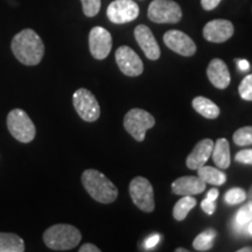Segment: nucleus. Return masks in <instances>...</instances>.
<instances>
[{
  "instance_id": "1",
  "label": "nucleus",
  "mask_w": 252,
  "mask_h": 252,
  "mask_svg": "<svg viewBox=\"0 0 252 252\" xmlns=\"http://www.w3.org/2000/svg\"><path fill=\"white\" fill-rule=\"evenodd\" d=\"M15 59L25 65L39 64L45 55V45L36 32L24 30L19 32L11 43Z\"/></svg>"
},
{
  "instance_id": "2",
  "label": "nucleus",
  "mask_w": 252,
  "mask_h": 252,
  "mask_svg": "<svg viewBox=\"0 0 252 252\" xmlns=\"http://www.w3.org/2000/svg\"><path fill=\"white\" fill-rule=\"evenodd\" d=\"M82 185L87 193L99 203H112L118 197V189L115 184L96 169H87L83 172Z\"/></svg>"
},
{
  "instance_id": "3",
  "label": "nucleus",
  "mask_w": 252,
  "mask_h": 252,
  "mask_svg": "<svg viewBox=\"0 0 252 252\" xmlns=\"http://www.w3.org/2000/svg\"><path fill=\"white\" fill-rule=\"evenodd\" d=\"M82 235L76 226L70 224H55L43 232L46 247L55 251H68L80 244Z\"/></svg>"
},
{
  "instance_id": "4",
  "label": "nucleus",
  "mask_w": 252,
  "mask_h": 252,
  "mask_svg": "<svg viewBox=\"0 0 252 252\" xmlns=\"http://www.w3.org/2000/svg\"><path fill=\"white\" fill-rule=\"evenodd\" d=\"M7 128L14 139L28 144L35 138L36 128L30 116L23 109H13L7 116Z\"/></svg>"
},
{
  "instance_id": "5",
  "label": "nucleus",
  "mask_w": 252,
  "mask_h": 252,
  "mask_svg": "<svg viewBox=\"0 0 252 252\" xmlns=\"http://www.w3.org/2000/svg\"><path fill=\"white\" fill-rule=\"evenodd\" d=\"M124 127L137 141H144L146 132L156 125V119L143 109H132L125 115Z\"/></svg>"
},
{
  "instance_id": "6",
  "label": "nucleus",
  "mask_w": 252,
  "mask_h": 252,
  "mask_svg": "<svg viewBox=\"0 0 252 252\" xmlns=\"http://www.w3.org/2000/svg\"><path fill=\"white\" fill-rule=\"evenodd\" d=\"M147 17L156 24H176L181 20L182 11L180 5L173 0H153Z\"/></svg>"
},
{
  "instance_id": "7",
  "label": "nucleus",
  "mask_w": 252,
  "mask_h": 252,
  "mask_svg": "<svg viewBox=\"0 0 252 252\" xmlns=\"http://www.w3.org/2000/svg\"><path fill=\"white\" fill-rule=\"evenodd\" d=\"M130 196L133 203L145 213H152L156 208L154 204V191L152 184L143 178L137 176L130 182Z\"/></svg>"
},
{
  "instance_id": "8",
  "label": "nucleus",
  "mask_w": 252,
  "mask_h": 252,
  "mask_svg": "<svg viewBox=\"0 0 252 252\" xmlns=\"http://www.w3.org/2000/svg\"><path fill=\"white\" fill-rule=\"evenodd\" d=\"M72 104L78 116L88 123H94L99 118L100 108L94 94L88 89L81 88L75 91Z\"/></svg>"
},
{
  "instance_id": "9",
  "label": "nucleus",
  "mask_w": 252,
  "mask_h": 252,
  "mask_svg": "<svg viewBox=\"0 0 252 252\" xmlns=\"http://www.w3.org/2000/svg\"><path fill=\"white\" fill-rule=\"evenodd\" d=\"M106 15L113 24H127L139 15V6L133 0H115L108 6Z\"/></svg>"
},
{
  "instance_id": "10",
  "label": "nucleus",
  "mask_w": 252,
  "mask_h": 252,
  "mask_svg": "<svg viewBox=\"0 0 252 252\" xmlns=\"http://www.w3.org/2000/svg\"><path fill=\"white\" fill-rule=\"evenodd\" d=\"M116 62L119 69L126 76H139L144 71V64L133 49L127 46H122L116 50Z\"/></svg>"
},
{
  "instance_id": "11",
  "label": "nucleus",
  "mask_w": 252,
  "mask_h": 252,
  "mask_svg": "<svg viewBox=\"0 0 252 252\" xmlns=\"http://www.w3.org/2000/svg\"><path fill=\"white\" fill-rule=\"evenodd\" d=\"M89 49L96 60L106 59L112 49V36L105 28L96 26L90 31Z\"/></svg>"
},
{
  "instance_id": "12",
  "label": "nucleus",
  "mask_w": 252,
  "mask_h": 252,
  "mask_svg": "<svg viewBox=\"0 0 252 252\" xmlns=\"http://www.w3.org/2000/svg\"><path fill=\"white\" fill-rule=\"evenodd\" d=\"M163 42L169 49L182 56H193L196 53V45L187 34L181 31L172 30L166 32Z\"/></svg>"
},
{
  "instance_id": "13",
  "label": "nucleus",
  "mask_w": 252,
  "mask_h": 252,
  "mask_svg": "<svg viewBox=\"0 0 252 252\" xmlns=\"http://www.w3.org/2000/svg\"><path fill=\"white\" fill-rule=\"evenodd\" d=\"M234 25L231 21L223 20V19H216V20L209 21L203 28L204 39L209 42L222 43L229 40L234 35Z\"/></svg>"
},
{
  "instance_id": "14",
  "label": "nucleus",
  "mask_w": 252,
  "mask_h": 252,
  "mask_svg": "<svg viewBox=\"0 0 252 252\" xmlns=\"http://www.w3.org/2000/svg\"><path fill=\"white\" fill-rule=\"evenodd\" d=\"M134 37L147 59L156 61L160 58V47L149 27L145 25H139L135 27Z\"/></svg>"
},
{
  "instance_id": "15",
  "label": "nucleus",
  "mask_w": 252,
  "mask_h": 252,
  "mask_svg": "<svg viewBox=\"0 0 252 252\" xmlns=\"http://www.w3.org/2000/svg\"><path fill=\"white\" fill-rule=\"evenodd\" d=\"M206 182L201 180L198 176H181L172 184V191L180 196H193L203 193L206 190Z\"/></svg>"
},
{
  "instance_id": "16",
  "label": "nucleus",
  "mask_w": 252,
  "mask_h": 252,
  "mask_svg": "<svg viewBox=\"0 0 252 252\" xmlns=\"http://www.w3.org/2000/svg\"><path fill=\"white\" fill-rule=\"evenodd\" d=\"M214 141L212 139H203L195 145L194 150L187 157L186 165L189 169L197 171L200 167L204 166L212 156Z\"/></svg>"
},
{
  "instance_id": "17",
  "label": "nucleus",
  "mask_w": 252,
  "mask_h": 252,
  "mask_svg": "<svg viewBox=\"0 0 252 252\" xmlns=\"http://www.w3.org/2000/svg\"><path fill=\"white\" fill-rule=\"evenodd\" d=\"M207 75L212 84L217 89H226L230 84V72L224 61L220 59H214L207 68Z\"/></svg>"
},
{
  "instance_id": "18",
  "label": "nucleus",
  "mask_w": 252,
  "mask_h": 252,
  "mask_svg": "<svg viewBox=\"0 0 252 252\" xmlns=\"http://www.w3.org/2000/svg\"><path fill=\"white\" fill-rule=\"evenodd\" d=\"M214 162L220 169H226L230 166V146L228 140L224 138H220L214 143L212 152Z\"/></svg>"
},
{
  "instance_id": "19",
  "label": "nucleus",
  "mask_w": 252,
  "mask_h": 252,
  "mask_svg": "<svg viewBox=\"0 0 252 252\" xmlns=\"http://www.w3.org/2000/svg\"><path fill=\"white\" fill-rule=\"evenodd\" d=\"M191 105L195 111L200 113L201 116H203L204 118L208 119H215L220 116V108L216 105L213 100L206 97L197 96L195 97L191 102Z\"/></svg>"
},
{
  "instance_id": "20",
  "label": "nucleus",
  "mask_w": 252,
  "mask_h": 252,
  "mask_svg": "<svg viewBox=\"0 0 252 252\" xmlns=\"http://www.w3.org/2000/svg\"><path fill=\"white\" fill-rule=\"evenodd\" d=\"M25 242L18 235L0 232V252H24Z\"/></svg>"
},
{
  "instance_id": "21",
  "label": "nucleus",
  "mask_w": 252,
  "mask_h": 252,
  "mask_svg": "<svg viewBox=\"0 0 252 252\" xmlns=\"http://www.w3.org/2000/svg\"><path fill=\"white\" fill-rule=\"evenodd\" d=\"M197 173L198 178L206 182V184H210L214 186H222L226 181L225 173L215 168V167L204 165L197 169Z\"/></svg>"
},
{
  "instance_id": "22",
  "label": "nucleus",
  "mask_w": 252,
  "mask_h": 252,
  "mask_svg": "<svg viewBox=\"0 0 252 252\" xmlns=\"http://www.w3.org/2000/svg\"><path fill=\"white\" fill-rule=\"evenodd\" d=\"M196 206V200L190 195L182 196L173 208V217L179 222L184 220L193 208Z\"/></svg>"
},
{
  "instance_id": "23",
  "label": "nucleus",
  "mask_w": 252,
  "mask_h": 252,
  "mask_svg": "<svg viewBox=\"0 0 252 252\" xmlns=\"http://www.w3.org/2000/svg\"><path fill=\"white\" fill-rule=\"evenodd\" d=\"M217 232L214 229H208L206 231L201 232L194 239L193 247L196 251H208L213 248L214 239L216 238Z\"/></svg>"
},
{
  "instance_id": "24",
  "label": "nucleus",
  "mask_w": 252,
  "mask_h": 252,
  "mask_svg": "<svg viewBox=\"0 0 252 252\" xmlns=\"http://www.w3.org/2000/svg\"><path fill=\"white\" fill-rule=\"evenodd\" d=\"M232 140L238 146L252 145V126H244L238 128L232 135Z\"/></svg>"
},
{
  "instance_id": "25",
  "label": "nucleus",
  "mask_w": 252,
  "mask_h": 252,
  "mask_svg": "<svg viewBox=\"0 0 252 252\" xmlns=\"http://www.w3.org/2000/svg\"><path fill=\"white\" fill-rule=\"evenodd\" d=\"M245 200H247V193H245L244 189L238 187L229 189L224 195V201L226 204H230V206L242 203Z\"/></svg>"
},
{
  "instance_id": "26",
  "label": "nucleus",
  "mask_w": 252,
  "mask_h": 252,
  "mask_svg": "<svg viewBox=\"0 0 252 252\" xmlns=\"http://www.w3.org/2000/svg\"><path fill=\"white\" fill-rule=\"evenodd\" d=\"M251 220H252V204L248 202L245 206H243L238 210L237 214H236L235 220H236V224L238 226H245Z\"/></svg>"
},
{
  "instance_id": "27",
  "label": "nucleus",
  "mask_w": 252,
  "mask_h": 252,
  "mask_svg": "<svg viewBox=\"0 0 252 252\" xmlns=\"http://www.w3.org/2000/svg\"><path fill=\"white\" fill-rule=\"evenodd\" d=\"M82 7H83V13L87 17L93 18L99 13L100 9V0H81Z\"/></svg>"
},
{
  "instance_id": "28",
  "label": "nucleus",
  "mask_w": 252,
  "mask_h": 252,
  "mask_svg": "<svg viewBox=\"0 0 252 252\" xmlns=\"http://www.w3.org/2000/svg\"><path fill=\"white\" fill-rule=\"evenodd\" d=\"M239 96L245 100H252V74L244 77L238 87Z\"/></svg>"
},
{
  "instance_id": "29",
  "label": "nucleus",
  "mask_w": 252,
  "mask_h": 252,
  "mask_svg": "<svg viewBox=\"0 0 252 252\" xmlns=\"http://www.w3.org/2000/svg\"><path fill=\"white\" fill-rule=\"evenodd\" d=\"M235 160L244 165H252V149L242 150L235 156Z\"/></svg>"
},
{
  "instance_id": "30",
  "label": "nucleus",
  "mask_w": 252,
  "mask_h": 252,
  "mask_svg": "<svg viewBox=\"0 0 252 252\" xmlns=\"http://www.w3.org/2000/svg\"><path fill=\"white\" fill-rule=\"evenodd\" d=\"M201 208H202V210L208 215H213L214 212H215L216 209V204H215V201L213 200H209V198H204L202 201V203H201Z\"/></svg>"
},
{
  "instance_id": "31",
  "label": "nucleus",
  "mask_w": 252,
  "mask_h": 252,
  "mask_svg": "<svg viewBox=\"0 0 252 252\" xmlns=\"http://www.w3.org/2000/svg\"><path fill=\"white\" fill-rule=\"evenodd\" d=\"M220 1L222 0H201V5H202V8L206 9V11H213V9H215L220 5Z\"/></svg>"
},
{
  "instance_id": "32",
  "label": "nucleus",
  "mask_w": 252,
  "mask_h": 252,
  "mask_svg": "<svg viewBox=\"0 0 252 252\" xmlns=\"http://www.w3.org/2000/svg\"><path fill=\"white\" fill-rule=\"evenodd\" d=\"M160 242V236L159 235H153L151 236L150 238H147L146 241H145V248L147 249V250H150V249H153L156 245L159 243Z\"/></svg>"
},
{
  "instance_id": "33",
  "label": "nucleus",
  "mask_w": 252,
  "mask_h": 252,
  "mask_svg": "<svg viewBox=\"0 0 252 252\" xmlns=\"http://www.w3.org/2000/svg\"><path fill=\"white\" fill-rule=\"evenodd\" d=\"M80 252H100V249H98L96 245L91 244V243H87L78 249Z\"/></svg>"
},
{
  "instance_id": "34",
  "label": "nucleus",
  "mask_w": 252,
  "mask_h": 252,
  "mask_svg": "<svg viewBox=\"0 0 252 252\" xmlns=\"http://www.w3.org/2000/svg\"><path fill=\"white\" fill-rule=\"evenodd\" d=\"M237 65L239 70L247 71L249 68H250V63H249L247 60H237Z\"/></svg>"
},
{
  "instance_id": "35",
  "label": "nucleus",
  "mask_w": 252,
  "mask_h": 252,
  "mask_svg": "<svg viewBox=\"0 0 252 252\" xmlns=\"http://www.w3.org/2000/svg\"><path fill=\"white\" fill-rule=\"evenodd\" d=\"M217 197H219V190H217L216 188L210 189V190L208 191L207 198H209V200H213V201H216Z\"/></svg>"
},
{
  "instance_id": "36",
  "label": "nucleus",
  "mask_w": 252,
  "mask_h": 252,
  "mask_svg": "<svg viewBox=\"0 0 252 252\" xmlns=\"http://www.w3.org/2000/svg\"><path fill=\"white\" fill-rule=\"evenodd\" d=\"M247 198H248L249 203L252 204V186L250 187V189H249V191H248V194H247Z\"/></svg>"
},
{
  "instance_id": "37",
  "label": "nucleus",
  "mask_w": 252,
  "mask_h": 252,
  "mask_svg": "<svg viewBox=\"0 0 252 252\" xmlns=\"http://www.w3.org/2000/svg\"><path fill=\"white\" fill-rule=\"evenodd\" d=\"M245 226H247V230H248L249 235H251V236H252V220H250V222H249V223H248V224H247V225H245Z\"/></svg>"
},
{
  "instance_id": "38",
  "label": "nucleus",
  "mask_w": 252,
  "mask_h": 252,
  "mask_svg": "<svg viewBox=\"0 0 252 252\" xmlns=\"http://www.w3.org/2000/svg\"><path fill=\"white\" fill-rule=\"evenodd\" d=\"M238 252H252V248L251 247L242 248V249H239Z\"/></svg>"
},
{
  "instance_id": "39",
  "label": "nucleus",
  "mask_w": 252,
  "mask_h": 252,
  "mask_svg": "<svg viewBox=\"0 0 252 252\" xmlns=\"http://www.w3.org/2000/svg\"><path fill=\"white\" fill-rule=\"evenodd\" d=\"M175 252H188V250H187V249H176V250H175Z\"/></svg>"
}]
</instances>
